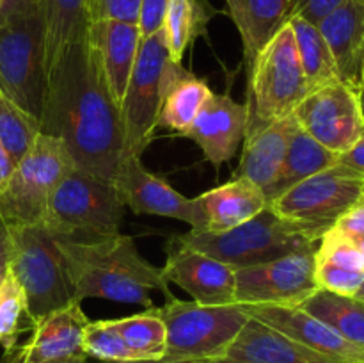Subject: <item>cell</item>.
I'll return each instance as SVG.
<instances>
[{"label":"cell","instance_id":"obj_42","mask_svg":"<svg viewBox=\"0 0 364 363\" xmlns=\"http://www.w3.org/2000/svg\"><path fill=\"white\" fill-rule=\"evenodd\" d=\"M338 164H341V166L348 167V169L355 171V173L364 177V135L350 149L338 155Z\"/></svg>","mask_w":364,"mask_h":363},{"label":"cell","instance_id":"obj_45","mask_svg":"<svg viewBox=\"0 0 364 363\" xmlns=\"http://www.w3.org/2000/svg\"><path fill=\"white\" fill-rule=\"evenodd\" d=\"M2 363H21V356H20V352H18L16 344L11 345V347H6Z\"/></svg>","mask_w":364,"mask_h":363},{"label":"cell","instance_id":"obj_1","mask_svg":"<svg viewBox=\"0 0 364 363\" xmlns=\"http://www.w3.org/2000/svg\"><path fill=\"white\" fill-rule=\"evenodd\" d=\"M41 134L59 139L75 166L114 184L127 159L123 123L87 36L63 50L46 75Z\"/></svg>","mask_w":364,"mask_h":363},{"label":"cell","instance_id":"obj_8","mask_svg":"<svg viewBox=\"0 0 364 363\" xmlns=\"http://www.w3.org/2000/svg\"><path fill=\"white\" fill-rule=\"evenodd\" d=\"M166 324L169 359H198L215 362L226 356L251 315L245 306H212L183 299H169L159 306Z\"/></svg>","mask_w":364,"mask_h":363},{"label":"cell","instance_id":"obj_5","mask_svg":"<svg viewBox=\"0 0 364 363\" xmlns=\"http://www.w3.org/2000/svg\"><path fill=\"white\" fill-rule=\"evenodd\" d=\"M183 71L171 59L162 28L142 39L119 107L127 157H142L151 144L164 100Z\"/></svg>","mask_w":364,"mask_h":363},{"label":"cell","instance_id":"obj_24","mask_svg":"<svg viewBox=\"0 0 364 363\" xmlns=\"http://www.w3.org/2000/svg\"><path fill=\"white\" fill-rule=\"evenodd\" d=\"M291 0H226L238 28L247 68L290 18Z\"/></svg>","mask_w":364,"mask_h":363},{"label":"cell","instance_id":"obj_33","mask_svg":"<svg viewBox=\"0 0 364 363\" xmlns=\"http://www.w3.org/2000/svg\"><path fill=\"white\" fill-rule=\"evenodd\" d=\"M82 352L100 362H137L112 320H89L82 335Z\"/></svg>","mask_w":364,"mask_h":363},{"label":"cell","instance_id":"obj_15","mask_svg":"<svg viewBox=\"0 0 364 363\" xmlns=\"http://www.w3.org/2000/svg\"><path fill=\"white\" fill-rule=\"evenodd\" d=\"M167 283L183 288L201 305H235L237 269L196 249L178 246L171 249L162 267Z\"/></svg>","mask_w":364,"mask_h":363},{"label":"cell","instance_id":"obj_7","mask_svg":"<svg viewBox=\"0 0 364 363\" xmlns=\"http://www.w3.org/2000/svg\"><path fill=\"white\" fill-rule=\"evenodd\" d=\"M247 70V132L291 116L295 107L309 93L294 31L288 21L267 43Z\"/></svg>","mask_w":364,"mask_h":363},{"label":"cell","instance_id":"obj_36","mask_svg":"<svg viewBox=\"0 0 364 363\" xmlns=\"http://www.w3.org/2000/svg\"><path fill=\"white\" fill-rule=\"evenodd\" d=\"M315 280L318 288L343 295H355L364 283V270H350L315 260Z\"/></svg>","mask_w":364,"mask_h":363},{"label":"cell","instance_id":"obj_17","mask_svg":"<svg viewBox=\"0 0 364 363\" xmlns=\"http://www.w3.org/2000/svg\"><path fill=\"white\" fill-rule=\"evenodd\" d=\"M245 310L252 319L267 324L306 347L348 363H364L363 349L345 340L341 335L316 317L309 315L301 306H245Z\"/></svg>","mask_w":364,"mask_h":363},{"label":"cell","instance_id":"obj_16","mask_svg":"<svg viewBox=\"0 0 364 363\" xmlns=\"http://www.w3.org/2000/svg\"><path fill=\"white\" fill-rule=\"evenodd\" d=\"M247 121L245 103L235 102L230 95L212 93L183 137L194 141L205 159L219 167L237 155L238 146L245 139Z\"/></svg>","mask_w":364,"mask_h":363},{"label":"cell","instance_id":"obj_31","mask_svg":"<svg viewBox=\"0 0 364 363\" xmlns=\"http://www.w3.org/2000/svg\"><path fill=\"white\" fill-rule=\"evenodd\" d=\"M114 326L137 362H156L166 358L167 331L159 306H151L142 313L123 319H114Z\"/></svg>","mask_w":364,"mask_h":363},{"label":"cell","instance_id":"obj_18","mask_svg":"<svg viewBox=\"0 0 364 363\" xmlns=\"http://www.w3.org/2000/svg\"><path fill=\"white\" fill-rule=\"evenodd\" d=\"M87 41L102 70L110 96L121 107L135 59L141 45L139 25L124 21H92L87 31Z\"/></svg>","mask_w":364,"mask_h":363},{"label":"cell","instance_id":"obj_13","mask_svg":"<svg viewBox=\"0 0 364 363\" xmlns=\"http://www.w3.org/2000/svg\"><path fill=\"white\" fill-rule=\"evenodd\" d=\"M315 251L308 249L262 265L237 269L235 302L242 306H301L318 290Z\"/></svg>","mask_w":364,"mask_h":363},{"label":"cell","instance_id":"obj_22","mask_svg":"<svg viewBox=\"0 0 364 363\" xmlns=\"http://www.w3.org/2000/svg\"><path fill=\"white\" fill-rule=\"evenodd\" d=\"M295 123L297 121L291 114L283 120L272 121L265 127L247 132L237 177L255 182L263 189V192L269 191L284 162Z\"/></svg>","mask_w":364,"mask_h":363},{"label":"cell","instance_id":"obj_23","mask_svg":"<svg viewBox=\"0 0 364 363\" xmlns=\"http://www.w3.org/2000/svg\"><path fill=\"white\" fill-rule=\"evenodd\" d=\"M206 216V230L220 233L247 223L269 206L265 192L255 182L235 177L228 184L199 196Z\"/></svg>","mask_w":364,"mask_h":363},{"label":"cell","instance_id":"obj_38","mask_svg":"<svg viewBox=\"0 0 364 363\" xmlns=\"http://www.w3.org/2000/svg\"><path fill=\"white\" fill-rule=\"evenodd\" d=\"M347 0H291L290 2V18L297 16L318 25L327 14L333 13L336 7L345 4Z\"/></svg>","mask_w":364,"mask_h":363},{"label":"cell","instance_id":"obj_51","mask_svg":"<svg viewBox=\"0 0 364 363\" xmlns=\"http://www.w3.org/2000/svg\"><path fill=\"white\" fill-rule=\"evenodd\" d=\"M6 273H7V270H6ZM6 273H0V285H2L4 278H6Z\"/></svg>","mask_w":364,"mask_h":363},{"label":"cell","instance_id":"obj_2","mask_svg":"<svg viewBox=\"0 0 364 363\" xmlns=\"http://www.w3.org/2000/svg\"><path fill=\"white\" fill-rule=\"evenodd\" d=\"M64 260L73 298L109 299L151 308V290L173 299L162 269L149 263L130 235L116 233L98 241H73L55 237Z\"/></svg>","mask_w":364,"mask_h":363},{"label":"cell","instance_id":"obj_52","mask_svg":"<svg viewBox=\"0 0 364 363\" xmlns=\"http://www.w3.org/2000/svg\"><path fill=\"white\" fill-rule=\"evenodd\" d=\"M361 91L364 93V70H363V80H361Z\"/></svg>","mask_w":364,"mask_h":363},{"label":"cell","instance_id":"obj_12","mask_svg":"<svg viewBox=\"0 0 364 363\" xmlns=\"http://www.w3.org/2000/svg\"><path fill=\"white\" fill-rule=\"evenodd\" d=\"M294 117L320 144L341 155L364 135L363 91L341 80L322 85L306 95Z\"/></svg>","mask_w":364,"mask_h":363},{"label":"cell","instance_id":"obj_46","mask_svg":"<svg viewBox=\"0 0 364 363\" xmlns=\"http://www.w3.org/2000/svg\"><path fill=\"white\" fill-rule=\"evenodd\" d=\"M100 363H119V362H100ZM127 363H212V362H198V359H169L162 358L156 362H127Z\"/></svg>","mask_w":364,"mask_h":363},{"label":"cell","instance_id":"obj_39","mask_svg":"<svg viewBox=\"0 0 364 363\" xmlns=\"http://www.w3.org/2000/svg\"><path fill=\"white\" fill-rule=\"evenodd\" d=\"M169 2L171 0H142L137 23L139 31H141V39L148 38L162 28Z\"/></svg>","mask_w":364,"mask_h":363},{"label":"cell","instance_id":"obj_20","mask_svg":"<svg viewBox=\"0 0 364 363\" xmlns=\"http://www.w3.org/2000/svg\"><path fill=\"white\" fill-rule=\"evenodd\" d=\"M316 27L327 41L338 77L361 91L364 70V0H347Z\"/></svg>","mask_w":364,"mask_h":363},{"label":"cell","instance_id":"obj_14","mask_svg":"<svg viewBox=\"0 0 364 363\" xmlns=\"http://www.w3.org/2000/svg\"><path fill=\"white\" fill-rule=\"evenodd\" d=\"M124 206L135 214L171 217L187 223L192 230H206L201 198H187L171 187L164 178L149 173L141 157L128 155L114 180Z\"/></svg>","mask_w":364,"mask_h":363},{"label":"cell","instance_id":"obj_47","mask_svg":"<svg viewBox=\"0 0 364 363\" xmlns=\"http://www.w3.org/2000/svg\"><path fill=\"white\" fill-rule=\"evenodd\" d=\"M39 363H89V362L85 354H77V356H70V358L50 359V362H39Z\"/></svg>","mask_w":364,"mask_h":363},{"label":"cell","instance_id":"obj_19","mask_svg":"<svg viewBox=\"0 0 364 363\" xmlns=\"http://www.w3.org/2000/svg\"><path fill=\"white\" fill-rule=\"evenodd\" d=\"M82 301L71 299L68 305L53 310L32 326V335L25 344H16L21 363H39L70 358L82 352V335L87 315Z\"/></svg>","mask_w":364,"mask_h":363},{"label":"cell","instance_id":"obj_21","mask_svg":"<svg viewBox=\"0 0 364 363\" xmlns=\"http://www.w3.org/2000/svg\"><path fill=\"white\" fill-rule=\"evenodd\" d=\"M224 359L235 363H348L309 349L256 319H249Z\"/></svg>","mask_w":364,"mask_h":363},{"label":"cell","instance_id":"obj_25","mask_svg":"<svg viewBox=\"0 0 364 363\" xmlns=\"http://www.w3.org/2000/svg\"><path fill=\"white\" fill-rule=\"evenodd\" d=\"M38 11L45 28L46 75L63 50L87 36V0H38Z\"/></svg>","mask_w":364,"mask_h":363},{"label":"cell","instance_id":"obj_32","mask_svg":"<svg viewBox=\"0 0 364 363\" xmlns=\"http://www.w3.org/2000/svg\"><path fill=\"white\" fill-rule=\"evenodd\" d=\"M39 134V121L0 91V142L14 164L23 159Z\"/></svg>","mask_w":364,"mask_h":363},{"label":"cell","instance_id":"obj_10","mask_svg":"<svg viewBox=\"0 0 364 363\" xmlns=\"http://www.w3.org/2000/svg\"><path fill=\"white\" fill-rule=\"evenodd\" d=\"M363 198V174L334 164L272 199L269 209L320 241Z\"/></svg>","mask_w":364,"mask_h":363},{"label":"cell","instance_id":"obj_4","mask_svg":"<svg viewBox=\"0 0 364 363\" xmlns=\"http://www.w3.org/2000/svg\"><path fill=\"white\" fill-rule=\"evenodd\" d=\"M124 203L110 182L73 166L50 196L43 226L55 237L98 241L119 233Z\"/></svg>","mask_w":364,"mask_h":363},{"label":"cell","instance_id":"obj_27","mask_svg":"<svg viewBox=\"0 0 364 363\" xmlns=\"http://www.w3.org/2000/svg\"><path fill=\"white\" fill-rule=\"evenodd\" d=\"M338 335L364 351V301L355 295H343L318 288L301 305Z\"/></svg>","mask_w":364,"mask_h":363},{"label":"cell","instance_id":"obj_44","mask_svg":"<svg viewBox=\"0 0 364 363\" xmlns=\"http://www.w3.org/2000/svg\"><path fill=\"white\" fill-rule=\"evenodd\" d=\"M14 166H16V164L13 162V159L9 157V153L6 152V148H4L2 142H0V191L6 187L11 173L14 171Z\"/></svg>","mask_w":364,"mask_h":363},{"label":"cell","instance_id":"obj_34","mask_svg":"<svg viewBox=\"0 0 364 363\" xmlns=\"http://www.w3.org/2000/svg\"><path fill=\"white\" fill-rule=\"evenodd\" d=\"M23 319L28 322L25 295L7 269L0 285V345H4V349L18 344V335L27 330L21 326Z\"/></svg>","mask_w":364,"mask_h":363},{"label":"cell","instance_id":"obj_26","mask_svg":"<svg viewBox=\"0 0 364 363\" xmlns=\"http://www.w3.org/2000/svg\"><path fill=\"white\" fill-rule=\"evenodd\" d=\"M334 164H338L336 153L320 144L301 125L295 123L279 174H277L276 182L270 185L269 191L265 192L267 199L270 203L294 185L301 184L302 180L327 169V167H333Z\"/></svg>","mask_w":364,"mask_h":363},{"label":"cell","instance_id":"obj_11","mask_svg":"<svg viewBox=\"0 0 364 363\" xmlns=\"http://www.w3.org/2000/svg\"><path fill=\"white\" fill-rule=\"evenodd\" d=\"M0 91L41 125L46 64L39 11L0 25Z\"/></svg>","mask_w":364,"mask_h":363},{"label":"cell","instance_id":"obj_28","mask_svg":"<svg viewBox=\"0 0 364 363\" xmlns=\"http://www.w3.org/2000/svg\"><path fill=\"white\" fill-rule=\"evenodd\" d=\"M213 14L215 9L208 0H171L162 31L174 63H181L191 43L206 34V25Z\"/></svg>","mask_w":364,"mask_h":363},{"label":"cell","instance_id":"obj_9","mask_svg":"<svg viewBox=\"0 0 364 363\" xmlns=\"http://www.w3.org/2000/svg\"><path fill=\"white\" fill-rule=\"evenodd\" d=\"M73 166L59 139L39 134L0 191V214L7 226H43L53 189Z\"/></svg>","mask_w":364,"mask_h":363},{"label":"cell","instance_id":"obj_41","mask_svg":"<svg viewBox=\"0 0 364 363\" xmlns=\"http://www.w3.org/2000/svg\"><path fill=\"white\" fill-rule=\"evenodd\" d=\"M32 11H38V0H0V25Z\"/></svg>","mask_w":364,"mask_h":363},{"label":"cell","instance_id":"obj_50","mask_svg":"<svg viewBox=\"0 0 364 363\" xmlns=\"http://www.w3.org/2000/svg\"><path fill=\"white\" fill-rule=\"evenodd\" d=\"M212 363H235V362H230V359H215V362H212Z\"/></svg>","mask_w":364,"mask_h":363},{"label":"cell","instance_id":"obj_30","mask_svg":"<svg viewBox=\"0 0 364 363\" xmlns=\"http://www.w3.org/2000/svg\"><path fill=\"white\" fill-rule=\"evenodd\" d=\"M212 93L213 91L205 80L185 70L171 85L169 93L164 100L159 128H167V130L183 135Z\"/></svg>","mask_w":364,"mask_h":363},{"label":"cell","instance_id":"obj_37","mask_svg":"<svg viewBox=\"0 0 364 363\" xmlns=\"http://www.w3.org/2000/svg\"><path fill=\"white\" fill-rule=\"evenodd\" d=\"M142 0H87L89 23L92 21H124L139 23Z\"/></svg>","mask_w":364,"mask_h":363},{"label":"cell","instance_id":"obj_6","mask_svg":"<svg viewBox=\"0 0 364 363\" xmlns=\"http://www.w3.org/2000/svg\"><path fill=\"white\" fill-rule=\"evenodd\" d=\"M9 273L27 302L31 330L73 298L55 235L45 226H9Z\"/></svg>","mask_w":364,"mask_h":363},{"label":"cell","instance_id":"obj_49","mask_svg":"<svg viewBox=\"0 0 364 363\" xmlns=\"http://www.w3.org/2000/svg\"><path fill=\"white\" fill-rule=\"evenodd\" d=\"M355 298L363 299V301H364V283L361 285V288H359V290H358V294H355Z\"/></svg>","mask_w":364,"mask_h":363},{"label":"cell","instance_id":"obj_3","mask_svg":"<svg viewBox=\"0 0 364 363\" xmlns=\"http://www.w3.org/2000/svg\"><path fill=\"white\" fill-rule=\"evenodd\" d=\"M174 244L213 256L235 269L262 265L294 253L316 249L318 238L283 219L267 206L247 223L220 233L191 230Z\"/></svg>","mask_w":364,"mask_h":363},{"label":"cell","instance_id":"obj_48","mask_svg":"<svg viewBox=\"0 0 364 363\" xmlns=\"http://www.w3.org/2000/svg\"><path fill=\"white\" fill-rule=\"evenodd\" d=\"M350 238L355 242V246H358L359 253H361L363 258H364V235H358V237H350Z\"/></svg>","mask_w":364,"mask_h":363},{"label":"cell","instance_id":"obj_43","mask_svg":"<svg viewBox=\"0 0 364 363\" xmlns=\"http://www.w3.org/2000/svg\"><path fill=\"white\" fill-rule=\"evenodd\" d=\"M9 265V226L0 214V273H6Z\"/></svg>","mask_w":364,"mask_h":363},{"label":"cell","instance_id":"obj_40","mask_svg":"<svg viewBox=\"0 0 364 363\" xmlns=\"http://www.w3.org/2000/svg\"><path fill=\"white\" fill-rule=\"evenodd\" d=\"M333 228L348 235V237L364 235V198L359 203H355Z\"/></svg>","mask_w":364,"mask_h":363},{"label":"cell","instance_id":"obj_29","mask_svg":"<svg viewBox=\"0 0 364 363\" xmlns=\"http://www.w3.org/2000/svg\"><path fill=\"white\" fill-rule=\"evenodd\" d=\"M288 23L294 31L299 59H301L302 71H304L306 84H308L309 91H315L322 85L340 80L333 53H331L320 28L297 16L288 18Z\"/></svg>","mask_w":364,"mask_h":363},{"label":"cell","instance_id":"obj_35","mask_svg":"<svg viewBox=\"0 0 364 363\" xmlns=\"http://www.w3.org/2000/svg\"><path fill=\"white\" fill-rule=\"evenodd\" d=\"M316 262H327L350 270H364V258L348 235L331 228L320 237L315 251Z\"/></svg>","mask_w":364,"mask_h":363}]
</instances>
